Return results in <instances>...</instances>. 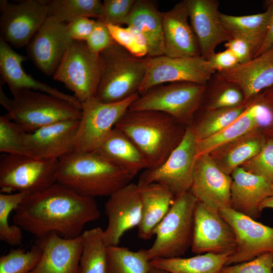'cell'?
<instances>
[{
	"mask_svg": "<svg viewBox=\"0 0 273 273\" xmlns=\"http://www.w3.org/2000/svg\"><path fill=\"white\" fill-rule=\"evenodd\" d=\"M100 215L95 198L56 183L28 195L15 210L13 220L36 239L53 233L72 239L80 236L84 226Z\"/></svg>",
	"mask_w": 273,
	"mask_h": 273,
	"instance_id": "cell-1",
	"label": "cell"
},
{
	"mask_svg": "<svg viewBox=\"0 0 273 273\" xmlns=\"http://www.w3.org/2000/svg\"><path fill=\"white\" fill-rule=\"evenodd\" d=\"M132 178L95 151H72L58 161L57 183L85 197L110 196Z\"/></svg>",
	"mask_w": 273,
	"mask_h": 273,
	"instance_id": "cell-2",
	"label": "cell"
},
{
	"mask_svg": "<svg viewBox=\"0 0 273 273\" xmlns=\"http://www.w3.org/2000/svg\"><path fill=\"white\" fill-rule=\"evenodd\" d=\"M178 122L159 111L128 110L115 127L134 143L150 169L161 165L181 140L186 129L179 128Z\"/></svg>",
	"mask_w": 273,
	"mask_h": 273,
	"instance_id": "cell-3",
	"label": "cell"
},
{
	"mask_svg": "<svg viewBox=\"0 0 273 273\" xmlns=\"http://www.w3.org/2000/svg\"><path fill=\"white\" fill-rule=\"evenodd\" d=\"M9 98L0 87V103L7 115L26 132L65 121H78L81 109L57 97L33 90H21Z\"/></svg>",
	"mask_w": 273,
	"mask_h": 273,
	"instance_id": "cell-4",
	"label": "cell"
},
{
	"mask_svg": "<svg viewBox=\"0 0 273 273\" xmlns=\"http://www.w3.org/2000/svg\"><path fill=\"white\" fill-rule=\"evenodd\" d=\"M103 63L95 98L103 102L122 101L138 93L146 74L148 57H136L115 42L100 53Z\"/></svg>",
	"mask_w": 273,
	"mask_h": 273,
	"instance_id": "cell-5",
	"label": "cell"
},
{
	"mask_svg": "<svg viewBox=\"0 0 273 273\" xmlns=\"http://www.w3.org/2000/svg\"><path fill=\"white\" fill-rule=\"evenodd\" d=\"M198 200L191 191L176 197L155 229V239L147 249L149 259L181 257L191 246Z\"/></svg>",
	"mask_w": 273,
	"mask_h": 273,
	"instance_id": "cell-6",
	"label": "cell"
},
{
	"mask_svg": "<svg viewBox=\"0 0 273 273\" xmlns=\"http://www.w3.org/2000/svg\"><path fill=\"white\" fill-rule=\"evenodd\" d=\"M103 70L100 54L92 52L85 41L73 40L64 54L53 78L64 83L81 104L95 98Z\"/></svg>",
	"mask_w": 273,
	"mask_h": 273,
	"instance_id": "cell-7",
	"label": "cell"
},
{
	"mask_svg": "<svg viewBox=\"0 0 273 273\" xmlns=\"http://www.w3.org/2000/svg\"><path fill=\"white\" fill-rule=\"evenodd\" d=\"M59 160H41L25 155L2 154L0 191L31 195L57 183Z\"/></svg>",
	"mask_w": 273,
	"mask_h": 273,
	"instance_id": "cell-8",
	"label": "cell"
},
{
	"mask_svg": "<svg viewBox=\"0 0 273 273\" xmlns=\"http://www.w3.org/2000/svg\"><path fill=\"white\" fill-rule=\"evenodd\" d=\"M139 96L137 93L112 103L103 102L94 98L82 103L73 151H95Z\"/></svg>",
	"mask_w": 273,
	"mask_h": 273,
	"instance_id": "cell-9",
	"label": "cell"
},
{
	"mask_svg": "<svg viewBox=\"0 0 273 273\" xmlns=\"http://www.w3.org/2000/svg\"><path fill=\"white\" fill-rule=\"evenodd\" d=\"M198 141L193 127H188L181 140L166 159L156 167L146 169L138 185L160 184L167 187L175 197L190 191Z\"/></svg>",
	"mask_w": 273,
	"mask_h": 273,
	"instance_id": "cell-10",
	"label": "cell"
},
{
	"mask_svg": "<svg viewBox=\"0 0 273 273\" xmlns=\"http://www.w3.org/2000/svg\"><path fill=\"white\" fill-rule=\"evenodd\" d=\"M205 89V85L192 82L160 85L140 95L129 110L159 111L179 122H187L199 107Z\"/></svg>",
	"mask_w": 273,
	"mask_h": 273,
	"instance_id": "cell-11",
	"label": "cell"
},
{
	"mask_svg": "<svg viewBox=\"0 0 273 273\" xmlns=\"http://www.w3.org/2000/svg\"><path fill=\"white\" fill-rule=\"evenodd\" d=\"M215 72L208 61L201 56L148 57L146 72L139 94L143 95L155 86L170 83L192 82L205 85Z\"/></svg>",
	"mask_w": 273,
	"mask_h": 273,
	"instance_id": "cell-12",
	"label": "cell"
},
{
	"mask_svg": "<svg viewBox=\"0 0 273 273\" xmlns=\"http://www.w3.org/2000/svg\"><path fill=\"white\" fill-rule=\"evenodd\" d=\"M191 247L196 254H233L237 248L234 231L219 210L199 201L194 211Z\"/></svg>",
	"mask_w": 273,
	"mask_h": 273,
	"instance_id": "cell-13",
	"label": "cell"
},
{
	"mask_svg": "<svg viewBox=\"0 0 273 273\" xmlns=\"http://www.w3.org/2000/svg\"><path fill=\"white\" fill-rule=\"evenodd\" d=\"M1 37L16 48L28 44L48 17L43 0H26L15 4L1 1Z\"/></svg>",
	"mask_w": 273,
	"mask_h": 273,
	"instance_id": "cell-14",
	"label": "cell"
},
{
	"mask_svg": "<svg viewBox=\"0 0 273 273\" xmlns=\"http://www.w3.org/2000/svg\"><path fill=\"white\" fill-rule=\"evenodd\" d=\"M222 217L232 228L237 248L225 265L251 260L267 252L273 253V228L231 208L219 210Z\"/></svg>",
	"mask_w": 273,
	"mask_h": 273,
	"instance_id": "cell-15",
	"label": "cell"
},
{
	"mask_svg": "<svg viewBox=\"0 0 273 273\" xmlns=\"http://www.w3.org/2000/svg\"><path fill=\"white\" fill-rule=\"evenodd\" d=\"M108 224L104 230L107 246H118L127 231L138 226L142 203L138 184L130 183L109 196L105 205Z\"/></svg>",
	"mask_w": 273,
	"mask_h": 273,
	"instance_id": "cell-16",
	"label": "cell"
},
{
	"mask_svg": "<svg viewBox=\"0 0 273 273\" xmlns=\"http://www.w3.org/2000/svg\"><path fill=\"white\" fill-rule=\"evenodd\" d=\"M73 41L66 23L48 17L28 43V53L38 69L53 75Z\"/></svg>",
	"mask_w": 273,
	"mask_h": 273,
	"instance_id": "cell-17",
	"label": "cell"
},
{
	"mask_svg": "<svg viewBox=\"0 0 273 273\" xmlns=\"http://www.w3.org/2000/svg\"><path fill=\"white\" fill-rule=\"evenodd\" d=\"M232 182L209 154L197 157L190 191L198 201L218 210L231 208Z\"/></svg>",
	"mask_w": 273,
	"mask_h": 273,
	"instance_id": "cell-18",
	"label": "cell"
},
{
	"mask_svg": "<svg viewBox=\"0 0 273 273\" xmlns=\"http://www.w3.org/2000/svg\"><path fill=\"white\" fill-rule=\"evenodd\" d=\"M79 121H65L25 132L26 155L41 160H59L73 151Z\"/></svg>",
	"mask_w": 273,
	"mask_h": 273,
	"instance_id": "cell-19",
	"label": "cell"
},
{
	"mask_svg": "<svg viewBox=\"0 0 273 273\" xmlns=\"http://www.w3.org/2000/svg\"><path fill=\"white\" fill-rule=\"evenodd\" d=\"M189 21L197 39L201 56L208 60L217 46L232 37L220 18L218 2L216 0H187Z\"/></svg>",
	"mask_w": 273,
	"mask_h": 273,
	"instance_id": "cell-20",
	"label": "cell"
},
{
	"mask_svg": "<svg viewBox=\"0 0 273 273\" xmlns=\"http://www.w3.org/2000/svg\"><path fill=\"white\" fill-rule=\"evenodd\" d=\"M42 250L41 258L30 273H78L82 250L81 235L72 239L56 234L36 239Z\"/></svg>",
	"mask_w": 273,
	"mask_h": 273,
	"instance_id": "cell-21",
	"label": "cell"
},
{
	"mask_svg": "<svg viewBox=\"0 0 273 273\" xmlns=\"http://www.w3.org/2000/svg\"><path fill=\"white\" fill-rule=\"evenodd\" d=\"M189 20L187 0L162 13L164 55L175 58L201 56L197 39Z\"/></svg>",
	"mask_w": 273,
	"mask_h": 273,
	"instance_id": "cell-22",
	"label": "cell"
},
{
	"mask_svg": "<svg viewBox=\"0 0 273 273\" xmlns=\"http://www.w3.org/2000/svg\"><path fill=\"white\" fill-rule=\"evenodd\" d=\"M270 113L261 99L255 101L233 122L217 133L198 141L197 156L210 154L225 144L258 129H264L270 121Z\"/></svg>",
	"mask_w": 273,
	"mask_h": 273,
	"instance_id": "cell-23",
	"label": "cell"
},
{
	"mask_svg": "<svg viewBox=\"0 0 273 273\" xmlns=\"http://www.w3.org/2000/svg\"><path fill=\"white\" fill-rule=\"evenodd\" d=\"M216 77L237 85L245 101L273 86V47L249 62L217 73Z\"/></svg>",
	"mask_w": 273,
	"mask_h": 273,
	"instance_id": "cell-24",
	"label": "cell"
},
{
	"mask_svg": "<svg viewBox=\"0 0 273 273\" xmlns=\"http://www.w3.org/2000/svg\"><path fill=\"white\" fill-rule=\"evenodd\" d=\"M25 59L0 37L1 75L12 94L25 89L40 92L67 101L81 109V103L74 96L64 93L27 74L22 67Z\"/></svg>",
	"mask_w": 273,
	"mask_h": 273,
	"instance_id": "cell-25",
	"label": "cell"
},
{
	"mask_svg": "<svg viewBox=\"0 0 273 273\" xmlns=\"http://www.w3.org/2000/svg\"><path fill=\"white\" fill-rule=\"evenodd\" d=\"M231 175V208L256 219L261 203L273 194V185L241 166Z\"/></svg>",
	"mask_w": 273,
	"mask_h": 273,
	"instance_id": "cell-26",
	"label": "cell"
},
{
	"mask_svg": "<svg viewBox=\"0 0 273 273\" xmlns=\"http://www.w3.org/2000/svg\"><path fill=\"white\" fill-rule=\"evenodd\" d=\"M138 186L142 203L138 236L141 239L148 240L154 235L155 229L169 210L175 197L167 187L160 184Z\"/></svg>",
	"mask_w": 273,
	"mask_h": 273,
	"instance_id": "cell-27",
	"label": "cell"
},
{
	"mask_svg": "<svg viewBox=\"0 0 273 273\" xmlns=\"http://www.w3.org/2000/svg\"><path fill=\"white\" fill-rule=\"evenodd\" d=\"M124 25L136 28L144 35L148 46V57L164 55L162 13L155 3L136 0Z\"/></svg>",
	"mask_w": 273,
	"mask_h": 273,
	"instance_id": "cell-28",
	"label": "cell"
},
{
	"mask_svg": "<svg viewBox=\"0 0 273 273\" xmlns=\"http://www.w3.org/2000/svg\"><path fill=\"white\" fill-rule=\"evenodd\" d=\"M95 152L133 177L140 171L149 168L146 159L136 146L115 127Z\"/></svg>",
	"mask_w": 273,
	"mask_h": 273,
	"instance_id": "cell-29",
	"label": "cell"
},
{
	"mask_svg": "<svg viewBox=\"0 0 273 273\" xmlns=\"http://www.w3.org/2000/svg\"><path fill=\"white\" fill-rule=\"evenodd\" d=\"M267 138L258 129L229 143L209 154L218 166L228 175L256 156Z\"/></svg>",
	"mask_w": 273,
	"mask_h": 273,
	"instance_id": "cell-30",
	"label": "cell"
},
{
	"mask_svg": "<svg viewBox=\"0 0 273 273\" xmlns=\"http://www.w3.org/2000/svg\"><path fill=\"white\" fill-rule=\"evenodd\" d=\"M271 12L270 3L264 12L245 16L220 14L221 23L232 37L242 38L252 47L254 56L265 38Z\"/></svg>",
	"mask_w": 273,
	"mask_h": 273,
	"instance_id": "cell-31",
	"label": "cell"
},
{
	"mask_svg": "<svg viewBox=\"0 0 273 273\" xmlns=\"http://www.w3.org/2000/svg\"><path fill=\"white\" fill-rule=\"evenodd\" d=\"M231 255L206 253L188 258H155L150 263L168 273H220Z\"/></svg>",
	"mask_w": 273,
	"mask_h": 273,
	"instance_id": "cell-32",
	"label": "cell"
},
{
	"mask_svg": "<svg viewBox=\"0 0 273 273\" xmlns=\"http://www.w3.org/2000/svg\"><path fill=\"white\" fill-rule=\"evenodd\" d=\"M82 250L78 273H108V247L104 239V230L96 227L81 235Z\"/></svg>",
	"mask_w": 273,
	"mask_h": 273,
	"instance_id": "cell-33",
	"label": "cell"
},
{
	"mask_svg": "<svg viewBox=\"0 0 273 273\" xmlns=\"http://www.w3.org/2000/svg\"><path fill=\"white\" fill-rule=\"evenodd\" d=\"M48 17L64 23L81 17L102 16L103 2L100 0H49L44 1Z\"/></svg>",
	"mask_w": 273,
	"mask_h": 273,
	"instance_id": "cell-34",
	"label": "cell"
},
{
	"mask_svg": "<svg viewBox=\"0 0 273 273\" xmlns=\"http://www.w3.org/2000/svg\"><path fill=\"white\" fill-rule=\"evenodd\" d=\"M151 267L147 249L133 251L118 245L108 247V273H149Z\"/></svg>",
	"mask_w": 273,
	"mask_h": 273,
	"instance_id": "cell-35",
	"label": "cell"
},
{
	"mask_svg": "<svg viewBox=\"0 0 273 273\" xmlns=\"http://www.w3.org/2000/svg\"><path fill=\"white\" fill-rule=\"evenodd\" d=\"M244 103L233 108L208 110L199 123L193 127L198 140L217 133L233 122L249 106Z\"/></svg>",
	"mask_w": 273,
	"mask_h": 273,
	"instance_id": "cell-36",
	"label": "cell"
},
{
	"mask_svg": "<svg viewBox=\"0 0 273 273\" xmlns=\"http://www.w3.org/2000/svg\"><path fill=\"white\" fill-rule=\"evenodd\" d=\"M28 195L22 192L0 193V240L12 245H20L22 241V230L9 223V216Z\"/></svg>",
	"mask_w": 273,
	"mask_h": 273,
	"instance_id": "cell-37",
	"label": "cell"
},
{
	"mask_svg": "<svg viewBox=\"0 0 273 273\" xmlns=\"http://www.w3.org/2000/svg\"><path fill=\"white\" fill-rule=\"evenodd\" d=\"M42 255L36 243L28 251L12 249L0 257V273H30L38 264Z\"/></svg>",
	"mask_w": 273,
	"mask_h": 273,
	"instance_id": "cell-38",
	"label": "cell"
},
{
	"mask_svg": "<svg viewBox=\"0 0 273 273\" xmlns=\"http://www.w3.org/2000/svg\"><path fill=\"white\" fill-rule=\"evenodd\" d=\"M25 131L7 115L0 116V152L26 155L24 147Z\"/></svg>",
	"mask_w": 273,
	"mask_h": 273,
	"instance_id": "cell-39",
	"label": "cell"
},
{
	"mask_svg": "<svg viewBox=\"0 0 273 273\" xmlns=\"http://www.w3.org/2000/svg\"><path fill=\"white\" fill-rule=\"evenodd\" d=\"M241 166L273 185V139L267 138L259 152Z\"/></svg>",
	"mask_w": 273,
	"mask_h": 273,
	"instance_id": "cell-40",
	"label": "cell"
},
{
	"mask_svg": "<svg viewBox=\"0 0 273 273\" xmlns=\"http://www.w3.org/2000/svg\"><path fill=\"white\" fill-rule=\"evenodd\" d=\"M136 0H104L100 21L105 24L124 25Z\"/></svg>",
	"mask_w": 273,
	"mask_h": 273,
	"instance_id": "cell-41",
	"label": "cell"
},
{
	"mask_svg": "<svg viewBox=\"0 0 273 273\" xmlns=\"http://www.w3.org/2000/svg\"><path fill=\"white\" fill-rule=\"evenodd\" d=\"M273 253L267 252L248 261L225 265L220 273H272Z\"/></svg>",
	"mask_w": 273,
	"mask_h": 273,
	"instance_id": "cell-42",
	"label": "cell"
},
{
	"mask_svg": "<svg viewBox=\"0 0 273 273\" xmlns=\"http://www.w3.org/2000/svg\"><path fill=\"white\" fill-rule=\"evenodd\" d=\"M221 80L223 83L222 88L212 99L208 110L233 108L241 105L245 101L243 92L237 85Z\"/></svg>",
	"mask_w": 273,
	"mask_h": 273,
	"instance_id": "cell-43",
	"label": "cell"
},
{
	"mask_svg": "<svg viewBox=\"0 0 273 273\" xmlns=\"http://www.w3.org/2000/svg\"><path fill=\"white\" fill-rule=\"evenodd\" d=\"M85 42L89 50L97 54H100L115 42L107 25L99 20H97L96 25Z\"/></svg>",
	"mask_w": 273,
	"mask_h": 273,
	"instance_id": "cell-44",
	"label": "cell"
},
{
	"mask_svg": "<svg viewBox=\"0 0 273 273\" xmlns=\"http://www.w3.org/2000/svg\"><path fill=\"white\" fill-rule=\"evenodd\" d=\"M110 33L114 41L132 55L142 58L133 36L126 27L107 24Z\"/></svg>",
	"mask_w": 273,
	"mask_h": 273,
	"instance_id": "cell-45",
	"label": "cell"
},
{
	"mask_svg": "<svg viewBox=\"0 0 273 273\" xmlns=\"http://www.w3.org/2000/svg\"><path fill=\"white\" fill-rule=\"evenodd\" d=\"M66 24L67 31L73 40L85 41L96 25L97 20L81 17Z\"/></svg>",
	"mask_w": 273,
	"mask_h": 273,
	"instance_id": "cell-46",
	"label": "cell"
},
{
	"mask_svg": "<svg viewBox=\"0 0 273 273\" xmlns=\"http://www.w3.org/2000/svg\"><path fill=\"white\" fill-rule=\"evenodd\" d=\"M224 46L231 51L239 64L247 63L254 58V53L251 45L246 40L239 37H232Z\"/></svg>",
	"mask_w": 273,
	"mask_h": 273,
	"instance_id": "cell-47",
	"label": "cell"
},
{
	"mask_svg": "<svg viewBox=\"0 0 273 273\" xmlns=\"http://www.w3.org/2000/svg\"><path fill=\"white\" fill-rule=\"evenodd\" d=\"M207 61L211 67L217 72L233 69L239 64L235 56L227 49L215 53Z\"/></svg>",
	"mask_w": 273,
	"mask_h": 273,
	"instance_id": "cell-48",
	"label": "cell"
},
{
	"mask_svg": "<svg viewBox=\"0 0 273 273\" xmlns=\"http://www.w3.org/2000/svg\"><path fill=\"white\" fill-rule=\"evenodd\" d=\"M132 34L135 43L139 49L141 57H147L148 52V46L146 38L144 35L136 28L131 26H126Z\"/></svg>",
	"mask_w": 273,
	"mask_h": 273,
	"instance_id": "cell-49",
	"label": "cell"
},
{
	"mask_svg": "<svg viewBox=\"0 0 273 273\" xmlns=\"http://www.w3.org/2000/svg\"><path fill=\"white\" fill-rule=\"evenodd\" d=\"M271 12L265 38L254 58L267 51L273 47V1L270 2Z\"/></svg>",
	"mask_w": 273,
	"mask_h": 273,
	"instance_id": "cell-50",
	"label": "cell"
},
{
	"mask_svg": "<svg viewBox=\"0 0 273 273\" xmlns=\"http://www.w3.org/2000/svg\"><path fill=\"white\" fill-rule=\"evenodd\" d=\"M266 208L273 209V194L261 203L259 207L260 211L261 212Z\"/></svg>",
	"mask_w": 273,
	"mask_h": 273,
	"instance_id": "cell-51",
	"label": "cell"
},
{
	"mask_svg": "<svg viewBox=\"0 0 273 273\" xmlns=\"http://www.w3.org/2000/svg\"><path fill=\"white\" fill-rule=\"evenodd\" d=\"M149 273H168L166 271L151 267Z\"/></svg>",
	"mask_w": 273,
	"mask_h": 273,
	"instance_id": "cell-52",
	"label": "cell"
},
{
	"mask_svg": "<svg viewBox=\"0 0 273 273\" xmlns=\"http://www.w3.org/2000/svg\"><path fill=\"white\" fill-rule=\"evenodd\" d=\"M264 98V100L267 102V103L268 104V105H269V106L270 107V108H271V110H272V108H271V106L270 105L269 103L268 102V101H267L264 98ZM272 113H273L272 110ZM272 126H273V124H272V125H271L268 129L266 130V131H268L269 129H270L272 127Z\"/></svg>",
	"mask_w": 273,
	"mask_h": 273,
	"instance_id": "cell-53",
	"label": "cell"
},
{
	"mask_svg": "<svg viewBox=\"0 0 273 273\" xmlns=\"http://www.w3.org/2000/svg\"><path fill=\"white\" fill-rule=\"evenodd\" d=\"M265 101L266 102V101H265ZM266 103H267V102H266ZM268 106H269V105H268ZM269 107L270 108V106H269ZM270 109H271V108H270ZM271 112H272V111H271ZM272 115H273V113H272ZM272 124H273V122H272ZM272 124H271V125H270V126H269V127H268V128L267 129H268V128H269V127H270V126H271L272 125ZM267 129H266V130H267Z\"/></svg>",
	"mask_w": 273,
	"mask_h": 273,
	"instance_id": "cell-54",
	"label": "cell"
},
{
	"mask_svg": "<svg viewBox=\"0 0 273 273\" xmlns=\"http://www.w3.org/2000/svg\"><path fill=\"white\" fill-rule=\"evenodd\" d=\"M264 98L267 101V100L265 97H264ZM268 102L269 103V102L268 101ZM269 104H270V103H269ZM270 105L271 106L270 104ZM271 108H272V107H271ZM272 127H273V126H272V127L270 129H269V130H268V131H267L266 132H267V131H268L269 130H270Z\"/></svg>",
	"mask_w": 273,
	"mask_h": 273,
	"instance_id": "cell-55",
	"label": "cell"
},
{
	"mask_svg": "<svg viewBox=\"0 0 273 273\" xmlns=\"http://www.w3.org/2000/svg\"><path fill=\"white\" fill-rule=\"evenodd\" d=\"M272 273H273V270H272Z\"/></svg>",
	"mask_w": 273,
	"mask_h": 273,
	"instance_id": "cell-56",
	"label": "cell"
}]
</instances>
